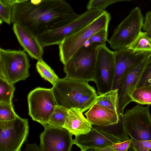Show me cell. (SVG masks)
<instances>
[{"label": "cell", "mask_w": 151, "mask_h": 151, "mask_svg": "<svg viewBox=\"0 0 151 151\" xmlns=\"http://www.w3.org/2000/svg\"><path fill=\"white\" fill-rule=\"evenodd\" d=\"M108 29H101L93 35L83 45L87 47L93 43H97L106 45L107 41Z\"/></svg>", "instance_id": "83f0119b"}, {"label": "cell", "mask_w": 151, "mask_h": 151, "mask_svg": "<svg viewBox=\"0 0 151 151\" xmlns=\"http://www.w3.org/2000/svg\"><path fill=\"white\" fill-rule=\"evenodd\" d=\"M132 0H89L86 6L87 9H99L105 10L109 6L121 1Z\"/></svg>", "instance_id": "f1b7e54d"}, {"label": "cell", "mask_w": 151, "mask_h": 151, "mask_svg": "<svg viewBox=\"0 0 151 151\" xmlns=\"http://www.w3.org/2000/svg\"><path fill=\"white\" fill-rule=\"evenodd\" d=\"M63 127L76 136L89 132L92 128V124L80 109L72 107L68 109Z\"/></svg>", "instance_id": "ac0fdd59"}, {"label": "cell", "mask_w": 151, "mask_h": 151, "mask_svg": "<svg viewBox=\"0 0 151 151\" xmlns=\"http://www.w3.org/2000/svg\"><path fill=\"white\" fill-rule=\"evenodd\" d=\"M13 31L21 45L32 58L39 60L42 59L43 47L37 37L24 27L14 23Z\"/></svg>", "instance_id": "2e32d148"}, {"label": "cell", "mask_w": 151, "mask_h": 151, "mask_svg": "<svg viewBox=\"0 0 151 151\" xmlns=\"http://www.w3.org/2000/svg\"><path fill=\"white\" fill-rule=\"evenodd\" d=\"M122 142L121 140L103 132L92 128L88 133L75 136L73 144L81 151L92 150Z\"/></svg>", "instance_id": "9a60e30c"}, {"label": "cell", "mask_w": 151, "mask_h": 151, "mask_svg": "<svg viewBox=\"0 0 151 151\" xmlns=\"http://www.w3.org/2000/svg\"><path fill=\"white\" fill-rule=\"evenodd\" d=\"M151 54L123 77L118 90L117 112L123 114L126 106L132 101V95L137 88L149 61Z\"/></svg>", "instance_id": "4fadbf2b"}, {"label": "cell", "mask_w": 151, "mask_h": 151, "mask_svg": "<svg viewBox=\"0 0 151 151\" xmlns=\"http://www.w3.org/2000/svg\"><path fill=\"white\" fill-rule=\"evenodd\" d=\"M111 19L110 14L104 10L89 25L65 38L59 45V57L62 63L65 64L94 34L101 29H108Z\"/></svg>", "instance_id": "5b68a950"}, {"label": "cell", "mask_w": 151, "mask_h": 151, "mask_svg": "<svg viewBox=\"0 0 151 151\" xmlns=\"http://www.w3.org/2000/svg\"><path fill=\"white\" fill-rule=\"evenodd\" d=\"M79 15L65 0H42L36 5L27 1L13 5L11 22L24 27L37 36L67 24Z\"/></svg>", "instance_id": "6da1fadb"}, {"label": "cell", "mask_w": 151, "mask_h": 151, "mask_svg": "<svg viewBox=\"0 0 151 151\" xmlns=\"http://www.w3.org/2000/svg\"><path fill=\"white\" fill-rule=\"evenodd\" d=\"M51 89L57 105L68 109L78 108L83 112L95 103L98 96L88 82L65 77L60 78Z\"/></svg>", "instance_id": "7a4b0ae2"}, {"label": "cell", "mask_w": 151, "mask_h": 151, "mask_svg": "<svg viewBox=\"0 0 151 151\" xmlns=\"http://www.w3.org/2000/svg\"><path fill=\"white\" fill-rule=\"evenodd\" d=\"M127 48L135 51L151 52V39L146 32L141 31L134 41Z\"/></svg>", "instance_id": "7402d4cb"}, {"label": "cell", "mask_w": 151, "mask_h": 151, "mask_svg": "<svg viewBox=\"0 0 151 151\" xmlns=\"http://www.w3.org/2000/svg\"><path fill=\"white\" fill-rule=\"evenodd\" d=\"M132 146V150L135 151H148L151 149V139L147 140H139L133 138Z\"/></svg>", "instance_id": "4dcf8cb0"}, {"label": "cell", "mask_w": 151, "mask_h": 151, "mask_svg": "<svg viewBox=\"0 0 151 151\" xmlns=\"http://www.w3.org/2000/svg\"><path fill=\"white\" fill-rule=\"evenodd\" d=\"M115 71L114 51L110 50L106 45H100L93 80L96 85L99 94H103L112 90Z\"/></svg>", "instance_id": "ba28073f"}, {"label": "cell", "mask_w": 151, "mask_h": 151, "mask_svg": "<svg viewBox=\"0 0 151 151\" xmlns=\"http://www.w3.org/2000/svg\"><path fill=\"white\" fill-rule=\"evenodd\" d=\"M15 90L14 84L0 77V103L12 104V99Z\"/></svg>", "instance_id": "cb8c5ba5"}, {"label": "cell", "mask_w": 151, "mask_h": 151, "mask_svg": "<svg viewBox=\"0 0 151 151\" xmlns=\"http://www.w3.org/2000/svg\"><path fill=\"white\" fill-rule=\"evenodd\" d=\"M13 5L5 4L0 1V24L3 22L9 25L12 23Z\"/></svg>", "instance_id": "f546056e"}, {"label": "cell", "mask_w": 151, "mask_h": 151, "mask_svg": "<svg viewBox=\"0 0 151 151\" xmlns=\"http://www.w3.org/2000/svg\"><path fill=\"white\" fill-rule=\"evenodd\" d=\"M40 136V146L42 151H70L73 144V135L63 127L43 126Z\"/></svg>", "instance_id": "5bb4252c"}, {"label": "cell", "mask_w": 151, "mask_h": 151, "mask_svg": "<svg viewBox=\"0 0 151 151\" xmlns=\"http://www.w3.org/2000/svg\"><path fill=\"white\" fill-rule=\"evenodd\" d=\"M114 52L115 71L112 90H119L124 76L150 55L151 52L135 51L126 48Z\"/></svg>", "instance_id": "7c38bea8"}, {"label": "cell", "mask_w": 151, "mask_h": 151, "mask_svg": "<svg viewBox=\"0 0 151 151\" xmlns=\"http://www.w3.org/2000/svg\"><path fill=\"white\" fill-rule=\"evenodd\" d=\"M131 98L132 101L141 105L151 104V83L137 88L133 92Z\"/></svg>", "instance_id": "ffe728a7"}, {"label": "cell", "mask_w": 151, "mask_h": 151, "mask_svg": "<svg viewBox=\"0 0 151 151\" xmlns=\"http://www.w3.org/2000/svg\"><path fill=\"white\" fill-rule=\"evenodd\" d=\"M125 129L130 138L139 140L151 139V115L149 106L137 104L123 114Z\"/></svg>", "instance_id": "9c48e42d"}, {"label": "cell", "mask_w": 151, "mask_h": 151, "mask_svg": "<svg viewBox=\"0 0 151 151\" xmlns=\"http://www.w3.org/2000/svg\"><path fill=\"white\" fill-rule=\"evenodd\" d=\"M99 9H87L70 23L64 25L46 30L37 36L42 47L59 45L66 37L86 27L103 13Z\"/></svg>", "instance_id": "277c9868"}, {"label": "cell", "mask_w": 151, "mask_h": 151, "mask_svg": "<svg viewBox=\"0 0 151 151\" xmlns=\"http://www.w3.org/2000/svg\"><path fill=\"white\" fill-rule=\"evenodd\" d=\"M29 114L43 126L47 124L56 104L51 88L38 87L28 94Z\"/></svg>", "instance_id": "8fae6325"}, {"label": "cell", "mask_w": 151, "mask_h": 151, "mask_svg": "<svg viewBox=\"0 0 151 151\" xmlns=\"http://www.w3.org/2000/svg\"><path fill=\"white\" fill-rule=\"evenodd\" d=\"M101 45H83L64 65L65 77L88 82L93 81L98 50Z\"/></svg>", "instance_id": "3957f363"}, {"label": "cell", "mask_w": 151, "mask_h": 151, "mask_svg": "<svg viewBox=\"0 0 151 151\" xmlns=\"http://www.w3.org/2000/svg\"><path fill=\"white\" fill-rule=\"evenodd\" d=\"M118 123L107 126L92 125V128L113 136L123 141L130 139L124 128L123 114L119 115Z\"/></svg>", "instance_id": "d6986e66"}, {"label": "cell", "mask_w": 151, "mask_h": 151, "mask_svg": "<svg viewBox=\"0 0 151 151\" xmlns=\"http://www.w3.org/2000/svg\"><path fill=\"white\" fill-rule=\"evenodd\" d=\"M19 116L15 112L13 104L0 103V121H9Z\"/></svg>", "instance_id": "484cf974"}, {"label": "cell", "mask_w": 151, "mask_h": 151, "mask_svg": "<svg viewBox=\"0 0 151 151\" xmlns=\"http://www.w3.org/2000/svg\"><path fill=\"white\" fill-rule=\"evenodd\" d=\"M25 150L42 151L40 146H38L35 143L33 144L27 143Z\"/></svg>", "instance_id": "836d02e7"}, {"label": "cell", "mask_w": 151, "mask_h": 151, "mask_svg": "<svg viewBox=\"0 0 151 151\" xmlns=\"http://www.w3.org/2000/svg\"><path fill=\"white\" fill-rule=\"evenodd\" d=\"M151 83V55L137 87Z\"/></svg>", "instance_id": "1f68e13d"}, {"label": "cell", "mask_w": 151, "mask_h": 151, "mask_svg": "<svg viewBox=\"0 0 151 151\" xmlns=\"http://www.w3.org/2000/svg\"><path fill=\"white\" fill-rule=\"evenodd\" d=\"M132 139H129L116 143L113 144L103 147L95 149V151H127L132 145Z\"/></svg>", "instance_id": "4316f807"}, {"label": "cell", "mask_w": 151, "mask_h": 151, "mask_svg": "<svg viewBox=\"0 0 151 151\" xmlns=\"http://www.w3.org/2000/svg\"><path fill=\"white\" fill-rule=\"evenodd\" d=\"M68 109L56 105L48 122L49 126L63 127L68 114Z\"/></svg>", "instance_id": "d4e9b609"}, {"label": "cell", "mask_w": 151, "mask_h": 151, "mask_svg": "<svg viewBox=\"0 0 151 151\" xmlns=\"http://www.w3.org/2000/svg\"><path fill=\"white\" fill-rule=\"evenodd\" d=\"M29 130L28 119L19 116L9 121H0V151H21Z\"/></svg>", "instance_id": "30bf717a"}, {"label": "cell", "mask_w": 151, "mask_h": 151, "mask_svg": "<svg viewBox=\"0 0 151 151\" xmlns=\"http://www.w3.org/2000/svg\"><path fill=\"white\" fill-rule=\"evenodd\" d=\"M0 1L6 4L13 5L16 4V0H0Z\"/></svg>", "instance_id": "e575fe53"}, {"label": "cell", "mask_w": 151, "mask_h": 151, "mask_svg": "<svg viewBox=\"0 0 151 151\" xmlns=\"http://www.w3.org/2000/svg\"><path fill=\"white\" fill-rule=\"evenodd\" d=\"M142 29L151 39V12L148 11L146 14Z\"/></svg>", "instance_id": "d6a6232c"}, {"label": "cell", "mask_w": 151, "mask_h": 151, "mask_svg": "<svg viewBox=\"0 0 151 151\" xmlns=\"http://www.w3.org/2000/svg\"><path fill=\"white\" fill-rule=\"evenodd\" d=\"M28 0H16V2L17 3H20L21 2H23L25 1H28Z\"/></svg>", "instance_id": "8d00e7d4"}, {"label": "cell", "mask_w": 151, "mask_h": 151, "mask_svg": "<svg viewBox=\"0 0 151 151\" xmlns=\"http://www.w3.org/2000/svg\"><path fill=\"white\" fill-rule=\"evenodd\" d=\"M30 66L25 50L0 48V77L14 84L28 77Z\"/></svg>", "instance_id": "8992f818"}, {"label": "cell", "mask_w": 151, "mask_h": 151, "mask_svg": "<svg viewBox=\"0 0 151 151\" xmlns=\"http://www.w3.org/2000/svg\"><path fill=\"white\" fill-rule=\"evenodd\" d=\"M42 0H30L31 3L34 5H38L42 1Z\"/></svg>", "instance_id": "d590c367"}, {"label": "cell", "mask_w": 151, "mask_h": 151, "mask_svg": "<svg viewBox=\"0 0 151 151\" xmlns=\"http://www.w3.org/2000/svg\"><path fill=\"white\" fill-rule=\"evenodd\" d=\"M37 70L41 76L54 85L60 79L55 72L42 59L38 60Z\"/></svg>", "instance_id": "603a6c76"}, {"label": "cell", "mask_w": 151, "mask_h": 151, "mask_svg": "<svg viewBox=\"0 0 151 151\" xmlns=\"http://www.w3.org/2000/svg\"><path fill=\"white\" fill-rule=\"evenodd\" d=\"M118 91V89L112 90L98 96L95 103L109 109L117 111Z\"/></svg>", "instance_id": "44dd1931"}, {"label": "cell", "mask_w": 151, "mask_h": 151, "mask_svg": "<svg viewBox=\"0 0 151 151\" xmlns=\"http://www.w3.org/2000/svg\"><path fill=\"white\" fill-rule=\"evenodd\" d=\"M144 18L139 7L132 10L107 40L110 47L115 51L127 47L141 31Z\"/></svg>", "instance_id": "52a82bcc"}, {"label": "cell", "mask_w": 151, "mask_h": 151, "mask_svg": "<svg viewBox=\"0 0 151 151\" xmlns=\"http://www.w3.org/2000/svg\"><path fill=\"white\" fill-rule=\"evenodd\" d=\"M85 114L92 125L107 126L117 123L119 120L117 111L95 103Z\"/></svg>", "instance_id": "e0dca14e"}]
</instances>
